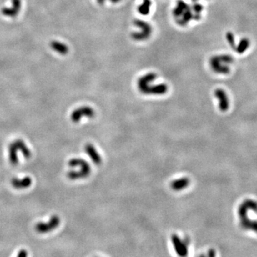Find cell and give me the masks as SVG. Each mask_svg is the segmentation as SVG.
<instances>
[{
  "mask_svg": "<svg viewBox=\"0 0 257 257\" xmlns=\"http://www.w3.org/2000/svg\"><path fill=\"white\" fill-rule=\"evenodd\" d=\"M157 79V74L149 72L142 75L138 80L137 87L140 92L147 95H163L168 91L166 84H154L152 83Z\"/></svg>",
  "mask_w": 257,
  "mask_h": 257,
  "instance_id": "obj_1",
  "label": "cell"
},
{
  "mask_svg": "<svg viewBox=\"0 0 257 257\" xmlns=\"http://www.w3.org/2000/svg\"><path fill=\"white\" fill-rule=\"evenodd\" d=\"M253 210L257 212V202L251 199H246L241 204L238 209L241 228L246 230L253 231L257 233V221L250 220L248 218V211Z\"/></svg>",
  "mask_w": 257,
  "mask_h": 257,
  "instance_id": "obj_2",
  "label": "cell"
},
{
  "mask_svg": "<svg viewBox=\"0 0 257 257\" xmlns=\"http://www.w3.org/2000/svg\"><path fill=\"white\" fill-rule=\"evenodd\" d=\"M69 167L72 168L79 167V169L77 171L72 170L67 173V177L71 180H77L81 179L87 178L91 173V167L89 164L84 159L73 158L68 162Z\"/></svg>",
  "mask_w": 257,
  "mask_h": 257,
  "instance_id": "obj_3",
  "label": "cell"
},
{
  "mask_svg": "<svg viewBox=\"0 0 257 257\" xmlns=\"http://www.w3.org/2000/svg\"><path fill=\"white\" fill-rule=\"evenodd\" d=\"M21 152L25 159H29L32 157V152L26 144L22 139H17L10 144L9 147V159L12 165L19 164L18 152Z\"/></svg>",
  "mask_w": 257,
  "mask_h": 257,
  "instance_id": "obj_4",
  "label": "cell"
},
{
  "mask_svg": "<svg viewBox=\"0 0 257 257\" xmlns=\"http://www.w3.org/2000/svg\"><path fill=\"white\" fill-rule=\"evenodd\" d=\"M233 62V58L230 55L221 54L214 56L209 60L211 69L217 74H228L230 71L229 64Z\"/></svg>",
  "mask_w": 257,
  "mask_h": 257,
  "instance_id": "obj_5",
  "label": "cell"
},
{
  "mask_svg": "<svg viewBox=\"0 0 257 257\" xmlns=\"http://www.w3.org/2000/svg\"><path fill=\"white\" fill-rule=\"evenodd\" d=\"M137 30L132 33V38L136 41H144L149 38L152 33V27L149 22L144 20H136L134 22Z\"/></svg>",
  "mask_w": 257,
  "mask_h": 257,
  "instance_id": "obj_6",
  "label": "cell"
},
{
  "mask_svg": "<svg viewBox=\"0 0 257 257\" xmlns=\"http://www.w3.org/2000/svg\"><path fill=\"white\" fill-rule=\"evenodd\" d=\"M174 14L176 19H177L179 23L181 25H184L187 24L186 22H189L191 19V12L189 9L187 5L184 3H181L180 4H176L174 10Z\"/></svg>",
  "mask_w": 257,
  "mask_h": 257,
  "instance_id": "obj_7",
  "label": "cell"
},
{
  "mask_svg": "<svg viewBox=\"0 0 257 257\" xmlns=\"http://www.w3.org/2000/svg\"><path fill=\"white\" fill-rule=\"evenodd\" d=\"M60 224V218L57 215H53L47 222H39L35 226V230L40 234L48 233L54 230Z\"/></svg>",
  "mask_w": 257,
  "mask_h": 257,
  "instance_id": "obj_8",
  "label": "cell"
},
{
  "mask_svg": "<svg viewBox=\"0 0 257 257\" xmlns=\"http://www.w3.org/2000/svg\"><path fill=\"white\" fill-rule=\"evenodd\" d=\"M94 116L95 112L92 107L88 106H83L73 111L71 114V119L74 123H78L81 121L83 117L93 118L94 117Z\"/></svg>",
  "mask_w": 257,
  "mask_h": 257,
  "instance_id": "obj_9",
  "label": "cell"
},
{
  "mask_svg": "<svg viewBox=\"0 0 257 257\" xmlns=\"http://www.w3.org/2000/svg\"><path fill=\"white\" fill-rule=\"evenodd\" d=\"M171 242L173 244L174 248L175 249L176 253L180 256H186L188 254L187 244L184 240H181L179 236L176 234H172L171 237Z\"/></svg>",
  "mask_w": 257,
  "mask_h": 257,
  "instance_id": "obj_10",
  "label": "cell"
},
{
  "mask_svg": "<svg viewBox=\"0 0 257 257\" xmlns=\"http://www.w3.org/2000/svg\"><path fill=\"white\" fill-rule=\"evenodd\" d=\"M22 7L21 0H12V5L9 7H3L2 9V13L5 17L14 18L19 14Z\"/></svg>",
  "mask_w": 257,
  "mask_h": 257,
  "instance_id": "obj_11",
  "label": "cell"
},
{
  "mask_svg": "<svg viewBox=\"0 0 257 257\" xmlns=\"http://www.w3.org/2000/svg\"><path fill=\"white\" fill-rule=\"evenodd\" d=\"M214 95L219 100V107L221 112H226L229 108V99L225 91L222 89H217L214 92Z\"/></svg>",
  "mask_w": 257,
  "mask_h": 257,
  "instance_id": "obj_12",
  "label": "cell"
},
{
  "mask_svg": "<svg viewBox=\"0 0 257 257\" xmlns=\"http://www.w3.org/2000/svg\"><path fill=\"white\" fill-rule=\"evenodd\" d=\"M84 151L95 164L99 165L102 163V157H101L99 153L97 152L94 145L92 144H87L84 147Z\"/></svg>",
  "mask_w": 257,
  "mask_h": 257,
  "instance_id": "obj_13",
  "label": "cell"
},
{
  "mask_svg": "<svg viewBox=\"0 0 257 257\" xmlns=\"http://www.w3.org/2000/svg\"><path fill=\"white\" fill-rule=\"evenodd\" d=\"M32 179L29 176H25L23 179L13 178L11 180V184L14 188L17 189H24L29 187L32 185Z\"/></svg>",
  "mask_w": 257,
  "mask_h": 257,
  "instance_id": "obj_14",
  "label": "cell"
},
{
  "mask_svg": "<svg viewBox=\"0 0 257 257\" xmlns=\"http://www.w3.org/2000/svg\"><path fill=\"white\" fill-rule=\"evenodd\" d=\"M190 184V179L187 177H183L175 179L170 184L171 188L175 191H179L188 187Z\"/></svg>",
  "mask_w": 257,
  "mask_h": 257,
  "instance_id": "obj_15",
  "label": "cell"
},
{
  "mask_svg": "<svg viewBox=\"0 0 257 257\" xmlns=\"http://www.w3.org/2000/svg\"><path fill=\"white\" fill-rule=\"evenodd\" d=\"M50 47L54 52L61 55L67 54L69 52V47L67 45L59 41H52L50 43Z\"/></svg>",
  "mask_w": 257,
  "mask_h": 257,
  "instance_id": "obj_16",
  "label": "cell"
},
{
  "mask_svg": "<svg viewBox=\"0 0 257 257\" xmlns=\"http://www.w3.org/2000/svg\"><path fill=\"white\" fill-rule=\"evenodd\" d=\"M249 44H250V42H249V40L248 39H246V38L242 39L241 40L239 44L236 47V52H237L238 53H240V54H242V53H244L246 49H248L249 47Z\"/></svg>",
  "mask_w": 257,
  "mask_h": 257,
  "instance_id": "obj_17",
  "label": "cell"
},
{
  "mask_svg": "<svg viewBox=\"0 0 257 257\" xmlns=\"http://www.w3.org/2000/svg\"><path fill=\"white\" fill-rule=\"evenodd\" d=\"M226 40L229 43V44L230 45V47L232 48V49H236V45H235V41H234V37L232 33L231 32H228L226 34Z\"/></svg>",
  "mask_w": 257,
  "mask_h": 257,
  "instance_id": "obj_18",
  "label": "cell"
},
{
  "mask_svg": "<svg viewBox=\"0 0 257 257\" xmlns=\"http://www.w3.org/2000/svg\"><path fill=\"white\" fill-rule=\"evenodd\" d=\"M27 255H28V254H27V251L26 250H21L19 251V252L18 253V254H17V256H19V257H21V256H27Z\"/></svg>",
  "mask_w": 257,
  "mask_h": 257,
  "instance_id": "obj_19",
  "label": "cell"
},
{
  "mask_svg": "<svg viewBox=\"0 0 257 257\" xmlns=\"http://www.w3.org/2000/svg\"><path fill=\"white\" fill-rule=\"evenodd\" d=\"M215 255H216V253L214 249H210V250L209 251V252H208L209 256H215Z\"/></svg>",
  "mask_w": 257,
  "mask_h": 257,
  "instance_id": "obj_20",
  "label": "cell"
},
{
  "mask_svg": "<svg viewBox=\"0 0 257 257\" xmlns=\"http://www.w3.org/2000/svg\"><path fill=\"white\" fill-rule=\"evenodd\" d=\"M105 1H106V0H97V2L99 4H104L105 2Z\"/></svg>",
  "mask_w": 257,
  "mask_h": 257,
  "instance_id": "obj_21",
  "label": "cell"
},
{
  "mask_svg": "<svg viewBox=\"0 0 257 257\" xmlns=\"http://www.w3.org/2000/svg\"><path fill=\"white\" fill-rule=\"evenodd\" d=\"M110 2H112V3H117V2H120V0H109Z\"/></svg>",
  "mask_w": 257,
  "mask_h": 257,
  "instance_id": "obj_22",
  "label": "cell"
}]
</instances>
